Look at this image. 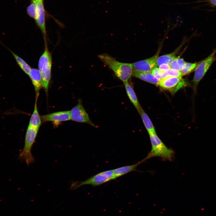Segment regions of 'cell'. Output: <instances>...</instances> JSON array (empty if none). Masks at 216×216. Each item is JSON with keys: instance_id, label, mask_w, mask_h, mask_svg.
I'll use <instances>...</instances> for the list:
<instances>
[{"instance_id": "22", "label": "cell", "mask_w": 216, "mask_h": 216, "mask_svg": "<svg viewBox=\"0 0 216 216\" xmlns=\"http://www.w3.org/2000/svg\"><path fill=\"white\" fill-rule=\"evenodd\" d=\"M182 76L180 71L170 69L162 73L161 80L170 76H177L182 77Z\"/></svg>"}, {"instance_id": "7", "label": "cell", "mask_w": 216, "mask_h": 216, "mask_svg": "<svg viewBox=\"0 0 216 216\" xmlns=\"http://www.w3.org/2000/svg\"><path fill=\"white\" fill-rule=\"evenodd\" d=\"M71 120L73 121L88 124L96 127L84 108L82 101L79 99L77 104L70 110Z\"/></svg>"}, {"instance_id": "8", "label": "cell", "mask_w": 216, "mask_h": 216, "mask_svg": "<svg viewBox=\"0 0 216 216\" xmlns=\"http://www.w3.org/2000/svg\"><path fill=\"white\" fill-rule=\"evenodd\" d=\"M185 83L182 77L170 76L160 80L158 86L164 89L175 93L182 87Z\"/></svg>"}, {"instance_id": "12", "label": "cell", "mask_w": 216, "mask_h": 216, "mask_svg": "<svg viewBox=\"0 0 216 216\" xmlns=\"http://www.w3.org/2000/svg\"><path fill=\"white\" fill-rule=\"evenodd\" d=\"M34 86L36 98L38 99L40 90L42 87L41 76L39 70L37 69L32 68L28 75Z\"/></svg>"}, {"instance_id": "10", "label": "cell", "mask_w": 216, "mask_h": 216, "mask_svg": "<svg viewBox=\"0 0 216 216\" xmlns=\"http://www.w3.org/2000/svg\"><path fill=\"white\" fill-rule=\"evenodd\" d=\"M42 122H51L57 126L63 122L71 120L70 111L57 112L40 116Z\"/></svg>"}, {"instance_id": "14", "label": "cell", "mask_w": 216, "mask_h": 216, "mask_svg": "<svg viewBox=\"0 0 216 216\" xmlns=\"http://www.w3.org/2000/svg\"><path fill=\"white\" fill-rule=\"evenodd\" d=\"M133 74L135 77L142 80L158 85L159 81L152 74L151 72H141L133 71Z\"/></svg>"}, {"instance_id": "17", "label": "cell", "mask_w": 216, "mask_h": 216, "mask_svg": "<svg viewBox=\"0 0 216 216\" xmlns=\"http://www.w3.org/2000/svg\"><path fill=\"white\" fill-rule=\"evenodd\" d=\"M139 113L141 116L144 125L148 134L156 133L154 127L151 120L142 107L140 109Z\"/></svg>"}, {"instance_id": "18", "label": "cell", "mask_w": 216, "mask_h": 216, "mask_svg": "<svg viewBox=\"0 0 216 216\" xmlns=\"http://www.w3.org/2000/svg\"><path fill=\"white\" fill-rule=\"evenodd\" d=\"M2 44L7 48L10 52L14 57L17 64L22 71L26 74L28 75L32 69L30 66L23 59L3 44Z\"/></svg>"}, {"instance_id": "6", "label": "cell", "mask_w": 216, "mask_h": 216, "mask_svg": "<svg viewBox=\"0 0 216 216\" xmlns=\"http://www.w3.org/2000/svg\"><path fill=\"white\" fill-rule=\"evenodd\" d=\"M115 179L113 170H107L98 173L84 181L73 182L70 188L72 190H75L85 185L98 186Z\"/></svg>"}, {"instance_id": "21", "label": "cell", "mask_w": 216, "mask_h": 216, "mask_svg": "<svg viewBox=\"0 0 216 216\" xmlns=\"http://www.w3.org/2000/svg\"><path fill=\"white\" fill-rule=\"evenodd\" d=\"M28 15L35 20L37 17V3L32 2L29 5L26 9Z\"/></svg>"}, {"instance_id": "13", "label": "cell", "mask_w": 216, "mask_h": 216, "mask_svg": "<svg viewBox=\"0 0 216 216\" xmlns=\"http://www.w3.org/2000/svg\"><path fill=\"white\" fill-rule=\"evenodd\" d=\"M146 160L144 158L135 164L122 166L113 170L115 179L132 171H139L136 170V168Z\"/></svg>"}, {"instance_id": "23", "label": "cell", "mask_w": 216, "mask_h": 216, "mask_svg": "<svg viewBox=\"0 0 216 216\" xmlns=\"http://www.w3.org/2000/svg\"><path fill=\"white\" fill-rule=\"evenodd\" d=\"M162 72L157 67L154 68L151 72L152 74L159 81L161 80Z\"/></svg>"}, {"instance_id": "19", "label": "cell", "mask_w": 216, "mask_h": 216, "mask_svg": "<svg viewBox=\"0 0 216 216\" xmlns=\"http://www.w3.org/2000/svg\"><path fill=\"white\" fill-rule=\"evenodd\" d=\"M180 47H179L173 52L158 57L157 60V65L159 66L163 64H167L170 65L172 61L176 58V55Z\"/></svg>"}, {"instance_id": "26", "label": "cell", "mask_w": 216, "mask_h": 216, "mask_svg": "<svg viewBox=\"0 0 216 216\" xmlns=\"http://www.w3.org/2000/svg\"><path fill=\"white\" fill-rule=\"evenodd\" d=\"M177 62L181 70L184 65L186 62L183 59L179 57H177Z\"/></svg>"}, {"instance_id": "24", "label": "cell", "mask_w": 216, "mask_h": 216, "mask_svg": "<svg viewBox=\"0 0 216 216\" xmlns=\"http://www.w3.org/2000/svg\"><path fill=\"white\" fill-rule=\"evenodd\" d=\"M170 68L180 71V68L177 62V57L174 59L170 64Z\"/></svg>"}, {"instance_id": "1", "label": "cell", "mask_w": 216, "mask_h": 216, "mask_svg": "<svg viewBox=\"0 0 216 216\" xmlns=\"http://www.w3.org/2000/svg\"><path fill=\"white\" fill-rule=\"evenodd\" d=\"M98 57L124 83L128 82L133 74L132 64L119 62L106 54L99 55Z\"/></svg>"}, {"instance_id": "27", "label": "cell", "mask_w": 216, "mask_h": 216, "mask_svg": "<svg viewBox=\"0 0 216 216\" xmlns=\"http://www.w3.org/2000/svg\"><path fill=\"white\" fill-rule=\"evenodd\" d=\"M31 1L37 3L38 2H43V0H31Z\"/></svg>"}, {"instance_id": "20", "label": "cell", "mask_w": 216, "mask_h": 216, "mask_svg": "<svg viewBox=\"0 0 216 216\" xmlns=\"http://www.w3.org/2000/svg\"><path fill=\"white\" fill-rule=\"evenodd\" d=\"M197 63H191L186 62L180 71L182 76L188 74L195 70Z\"/></svg>"}, {"instance_id": "11", "label": "cell", "mask_w": 216, "mask_h": 216, "mask_svg": "<svg viewBox=\"0 0 216 216\" xmlns=\"http://www.w3.org/2000/svg\"><path fill=\"white\" fill-rule=\"evenodd\" d=\"M37 17L35 20L36 23L45 38L46 35L45 11L43 2L37 3Z\"/></svg>"}, {"instance_id": "9", "label": "cell", "mask_w": 216, "mask_h": 216, "mask_svg": "<svg viewBox=\"0 0 216 216\" xmlns=\"http://www.w3.org/2000/svg\"><path fill=\"white\" fill-rule=\"evenodd\" d=\"M158 56V55L156 54L149 58L133 63V71L141 72H151L154 68L157 67L156 63Z\"/></svg>"}, {"instance_id": "15", "label": "cell", "mask_w": 216, "mask_h": 216, "mask_svg": "<svg viewBox=\"0 0 216 216\" xmlns=\"http://www.w3.org/2000/svg\"><path fill=\"white\" fill-rule=\"evenodd\" d=\"M127 95L130 101L139 112L142 107L132 86L128 82L124 83Z\"/></svg>"}, {"instance_id": "2", "label": "cell", "mask_w": 216, "mask_h": 216, "mask_svg": "<svg viewBox=\"0 0 216 216\" xmlns=\"http://www.w3.org/2000/svg\"><path fill=\"white\" fill-rule=\"evenodd\" d=\"M151 144V150L147 156L146 160L154 157L161 158L170 161L175 158V153L171 148L167 147L158 136L156 133L149 134Z\"/></svg>"}, {"instance_id": "28", "label": "cell", "mask_w": 216, "mask_h": 216, "mask_svg": "<svg viewBox=\"0 0 216 216\" xmlns=\"http://www.w3.org/2000/svg\"><path fill=\"white\" fill-rule=\"evenodd\" d=\"M210 2L212 4L216 6V0H210Z\"/></svg>"}, {"instance_id": "25", "label": "cell", "mask_w": 216, "mask_h": 216, "mask_svg": "<svg viewBox=\"0 0 216 216\" xmlns=\"http://www.w3.org/2000/svg\"><path fill=\"white\" fill-rule=\"evenodd\" d=\"M159 68L162 72L171 69L170 65L167 64H160L159 66Z\"/></svg>"}, {"instance_id": "3", "label": "cell", "mask_w": 216, "mask_h": 216, "mask_svg": "<svg viewBox=\"0 0 216 216\" xmlns=\"http://www.w3.org/2000/svg\"><path fill=\"white\" fill-rule=\"evenodd\" d=\"M52 59L51 53L46 45L40 57L38 64L39 70L41 76V85L47 94L51 77Z\"/></svg>"}, {"instance_id": "5", "label": "cell", "mask_w": 216, "mask_h": 216, "mask_svg": "<svg viewBox=\"0 0 216 216\" xmlns=\"http://www.w3.org/2000/svg\"><path fill=\"white\" fill-rule=\"evenodd\" d=\"M216 49L205 58L197 63L195 69L193 82V94L194 97L196 94L198 85L212 63L216 60Z\"/></svg>"}, {"instance_id": "4", "label": "cell", "mask_w": 216, "mask_h": 216, "mask_svg": "<svg viewBox=\"0 0 216 216\" xmlns=\"http://www.w3.org/2000/svg\"><path fill=\"white\" fill-rule=\"evenodd\" d=\"M39 128L28 125L25 138L23 148L20 153L19 158L24 161L28 166L34 160L31 149L36 138Z\"/></svg>"}, {"instance_id": "16", "label": "cell", "mask_w": 216, "mask_h": 216, "mask_svg": "<svg viewBox=\"0 0 216 216\" xmlns=\"http://www.w3.org/2000/svg\"><path fill=\"white\" fill-rule=\"evenodd\" d=\"M37 100L38 99L35 98L34 110L30 117L28 125L39 128L41 124L42 120L37 108Z\"/></svg>"}]
</instances>
